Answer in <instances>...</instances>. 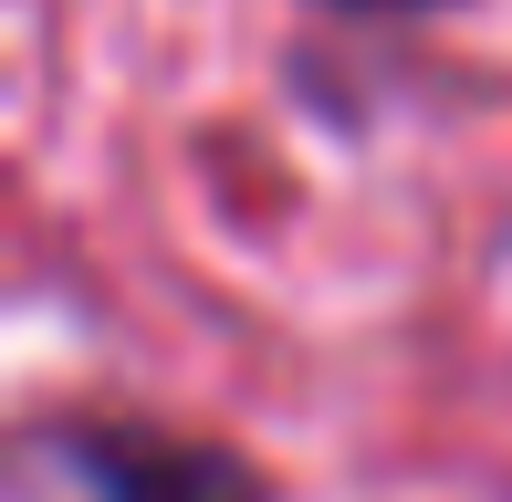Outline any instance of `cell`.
<instances>
[{
  "mask_svg": "<svg viewBox=\"0 0 512 502\" xmlns=\"http://www.w3.org/2000/svg\"><path fill=\"white\" fill-rule=\"evenodd\" d=\"M335 11H418V0H335Z\"/></svg>",
  "mask_w": 512,
  "mask_h": 502,
  "instance_id": "cell-2",
  "label": "cell"
},
{
  "mask_svg": "<svg viewBox=\"0 0 512 502\" xmlns=\"http://www.w3.org/2000/svg\"><path fill=\"white\" fill-rule=\"evenodd\" d=\"M74 471L95 482V502H262V482H251L230 450H199L178 440V429H74Z\"/></svg>",
  "mask_w": 512,
  "mask_h": 502,
  "instance_id": "cell-1",
  "label": "cell"
}]
</instances>
